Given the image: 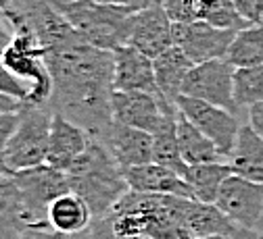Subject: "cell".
<instances>
[{"mask_svg":"<svg viewBox=\"0 0 263 239\" xmlns=\"http://www.w3.org/2000/svg\"><path fill=\"white\" fill-rule=\"evenodd\" d=\"M40 46L52 77L48 106L98 140L113 123V52L88 44L71 25Z\"/></svg>","mask_w":263,"mask_h":239,"instance_id":"obj_1","label":"cell"},{"mask_svg":"<svg viewBox=\"0 0 263 239\" xmlns=\"http://www.w3.org/2000/svg\"><path fill=\"white\" fill-rule=\"evenodd\" d=\"M125 181L132 191L140 193H163V195H180V198H192V187L188 181L176 173V170L157 164V162H146V164H136L123 168Z\"/></svg>","mask_w":263,"mask_h":239,"instance_id":"obj_16","label":"cell"},{"mask_svg":"<svg viewBox=\"0 0 263 239\" xmlns=\"http://www.w3.org/2000/svg\"><path fill=\"white\" fill-rule=\"evenodd\" d=\"M92 221L94 214L90 206L76 191L59 195L48 206V227L63 235H78L86 231Z\"/></svg>","mask_w":263,"mask_h":239,"instance_id":"obj_17","label":"cell"},{"mask_svg":"<svg viewBox=\"0 0 263 239\" xmlns=\"http://www.w3.org/2000/svg\"><path fill=\"white\" fill-rule=\"evenodd\" d=\"M71 239H119L113 227L111 216H94V221L90 223V227L78 235H69Z\"/></svg>","mask_w":263,"mask_h":239,"instance_id":"obj_28","label":"cell"},{"mask_svg":"<svg viewBox=\"0 0 263 239\" xmlns=\"http://www.w3.org/2000/svg\"><path fill=\"white\" fill-rule=\"evenodd\" d=\"M29 225L15 212L0 214V239H25Z\"/></svg>","mask_w":263,"mask_h":239,"instance_id":"obj_29","label":"cell"},{"mask_svg":"<svg viewBox=\"0 0 263 239\" xmlns=\"http://www.w3.org/2000/svg\"><path fill=\"white\" fill-rule=\"evenodd\" d=\"M249 125L255 129L257 135L263 138V102L249 106Z\"/></svg>","mask_w":263,"mask_h":239,"instance_id":"obj_33","label":"cell"},{"mask_svg":"<svg viewBox=\"0 0 263 239\" xmlns=\"http://www.w3.org/2000/svg\"><path fill=\"white\" fill-rule=\"evenodd\" d=\"M67 179L71 191H76L88 204L94 216L111 214L119 200L129 191L123 168L94 138L67 170Z\"/></svg>","mask_w":263,"mask_h":239,"instance_id":"obj_2","label":"cell"},{"mask_svg":"<svg viewBox=\"0 0 263 239\" xmlns=\"http://www.w3.org/2000/svg\"><path fill=\"white\" fill-rule=\"evenodd\" d=\"M215 204L236 227L259 229L263 223V183L232 173L223 181Z\"/></svg>","mask_w":263,"mask_h":239,"instance_id":"obj_9","label":"cell"},{"mask_svg":"<svg viewBox=\"0 0 263 239\" xmlns=\"http://www.w3.org/2000/svg\"><path fill=\"white\" fill-rule=\"evenodd\" d=\"M232 173L255 183H263V138L251 125H242L236 146L228 158Z\"/></svg>","mask_w":263,"mask_h":239,"instance_id":"obj_18","label":"cell"},{"mask_svg":"<svg viewBox=\"0 0 263 239\" xmlns=\"http://www.w3.org/2000/svg\"><path fill=\"white\" fill-rule=\"evenodd\" d=\"M96 3H105V5H123V7H138V9H142V0H96Z\"/></svg>","mask_w":263,"mask_h":239,"instance_id":"obj_37","label":"cell"},{"mask_svg":"<svg viewBox=\"0 0 263 239\" xmlns=\"http://www.w3.org/2000/svg\"><path fill=\"white\" fill-rule=\"evenodd\" d=\"M201 239H232V237H226V235H211V237H201Z\"/></svg>","mask_w":263,"mask_h":239,"instance_id":"obj_42","label":"cell"},{"mask_svg":"<svg viewBox=\"0 0 263 239\" xmlns=\"http://www.w3.org/2000/svg\"><path fill=\"white\" fill-rule=\"evenodd\" d=\"M3 62L19 81L29 88L23 104H48L52 96V77L44 60V48L29 27H15V36L3 52Z\"/></svg>","mask_w":263,"mask_h":239,"instance_id":"obj_4","label":"cell"},{"mask_svg":"<svg viewBox=\"0 0 263 239\" xmlns=\"http://www.w3.org/2000/svg\"><path fill=\"white\" fill-rule=\"evenodd\" d=\"M259 231H263V223H261V227H259Z\"/></svg>","mask_w":263,"mask_h":239,"instance_id":"obj_43","label":"cell"},{"mask_svg":"<svg viewBox=\"0 0 263 239\" xmlns=\"http://www.w3.org/2000/svg\"><path fill=\"white\" fill-rule=\"evenodd\" d=\"M232 239H263V231L247 229V227H236V231L232 233Z\"/></svg>","mask_w":263,"mask_h":239,"instance_id":"obj_35","label":"cell"},{"mask_svg":"<svg viewBox=\"0 0 263 239\" xmlns=\"http://www.w3.org/2000/svg\"><path fill=\"white\" fill-rule=\"evenodd\" d=\"M176 102L167 100L161 94H148V92H113L111 108H113V121L136 127L148 133H155L163 119H165L167 108Z\"/></svg>","mask_w":263,"mask_h":239,"instance_id":"obj_11","label":"cell"},{"mask_svg":"<svg viewBox=\"0 0 263 239\" xmlns=\"http://www.w3.org/2000/svg\"><path fill=\"white\" fill-rule=\"evenodd\" d=\"M0 173H11L9 166H7V164H5V160H3V156H0Z\"/></svg>","mask_w":263,"mask_h":239,"instance_id":"obj_40","label":"cell"},{"mask_svg":"<svg viewBox=\"0 0 263 239\" xmlns=\"http://www.w3.org/2000/svg\"><path fill=\"white\" fill-rule=\"evenodd\" d=\"M176 106L180 108V113L199 127L209 140H213V144L217 146L219 154L223 158H230L238 133H240V123L234 117V113H230L221 106L209 104V102H203L199 98H190V96H178Z\"/></svg>","mask_w":263,"mask_h":239,"instance_id":"obj_8","label":"cell"},{"mask_svg":"<svg viewBox=\"0 0 263 239\" xmlns=\"http://www.w3.org/2000/svg\"><path fill=\"white\" fill-rule=\"evenodd\" d=\"M52 115L54 111L48 104H21L19 125L5 152L0 154L11 173L46 162Z\"/></svg>","mask_w":263,"mask_h":239,"instance_id":"obj_5","label":"cell"},{"mask_svg":"<svg viewBox=\"0 0 263 239\" xmlns=\"http://www.w3.org/2000/svg\"><path fill=\"white\" fill-rule=\"evenodd\" d=\"M52 3L88 44L111 52L127 46L138 7L105 5L96 0H52Z\"/></svg>","mask_w":263,"mask_h":239,"instance_id":"obj_3","label":"cell"},{"mask_svg":"<svg viewBox=\"0 0 263 239\" xmlns=\"http://www.w3.org/2000/svg\"><path fill=\"white\" fill-rule=\"evenodd\" d=\"M23 102L11 98V96H5V94H0V111H11V113H17L21 108Z\"/></svg>","mask_w":263,"mask_h":239,"instance_id":"obj_36","label":"cell"},{"mask_svg":"<svg viewBox=\"0 0 263 239\" xmlns=\"http://www.w3.org/2000/svg\"><path fill=\"white\" fill-rule=\"evenodd\" d=\"M19 208H21V195L13 179V173H0V214H9V212L19 214Z\"/></svg>","mask_w":263,"mask_h":239,"instance_id":"obj_26","label":"cell"},{"mask_svg":"<svg viewBox=\"0 0 263 239\" xmlns=\"http://www.w3.org/2000/svg\"><path fill=\"white\" fill-rule=\"evenodd\" d=\"M167 0H142V7H165Z\"/></svg>","mask_w":263,"mask_h":239,"instance_id":"obj_38","label":"cell"},{"mask_svg":"<svg viewBox=\"0 0 263 239\" xmlns=\"http://www.w3.org/2000/svg\"><path fill=\"white\" fill-rule=\"evenodd\" d=\"M153 67H155V79L159 92L167 100L176 102L178 96H182L184 79L194 67V62L186 56V52L180 46H172L157 58H153Z\"/></svg>","mask_w":263,"mask_h":239,"instance_id":"obj_20","label":"cell"},{"mask_svg":"<svg viewBox=\"0 0 263 239\" xmlns=\"http://www.w3.org/2000/svg\"><path fill=\"white\" fill-rule=\"evenodd\" d=\"M234 98L238 106L263 102V64L238 67L234 73Z\"/></svg>","mask_w":263,"mask_h":239,"instance_id":"obj_25","label":"cell"},{"mask_svg":"<svg viewBox=\"0 0 263 239\" xmlns=\"http://www.w3.org/2000/svg\"><path fill=\"white\" fill-rule=\"evenodd\" d=\"M236 33V29H221L207 21L174 23V44L180 46L186 56L196 64L226 58Z\"/></svg>","mask_w":263,"mask_h":239,"instance_id":"obj_10","label":"cell"},{"mask_svg":"<svg viewBox=\"0 0 263 239\" xmlns=\"http://www.w3.org/2000/svg\"><path fill=\"white\" fill-rule=\"evenodd\" d=\"M90 140L92 138L86 129H82L67 117H63L61 113H54L52 123H50V142H48L46 164L67 173L71 164L88 148Z\"/></svg>","mask_w":263,"mask_h":239,"instance_id":"obj_15","label":"cell"},{"mask_svg":"<svg viewBox=\"0 0 263 239\" xmlns=\"http://www.w3.org/2000/svg\"><path fill=\"white\" fill-rule=\"evenodd\" d=\"M127 46H134L148 58H157L174 44V21L163 7H142L134 15Z\"/></svg>","mask_w":263,"mask_h":239,"instance_id":"obj_12","label":"cell"},{"mask_svg":"<svg viewBox=\"0 0 263 239\" xmlns=\"http://www.w3.org/2000/svg\"><path fill=\"white\" fill-rule=\"evenodd\" d=\"M119 239H151L146 235H127V237H119Z\"/></svg>","mask_w":263,"mask_h":239,"instance_id":"obj_41","label":"cell"},{"mask_svg":"<svg viewBox=\"0 0 263 239\" xmlns=\"http://www.w3.org/2000/svg\"><path fill=\"white\" fill-rule=\"evenodd\" d=\"M234 73L236 67L226 58L196 62L184 79L182 94L236 113L238 104L234 98Z\"/></svg>","mask_w":263,"mask_h":239,"instance_id":"obj_7","label":"cell"},{"mask_svg":"<svg viewBox=\"0 0 263 239\" xmlns=\"http://www.w3.org/2000/svg\"><path fill=\"white\" fill-rule=\"evenodd\" d=\"M232 175V166L223 160L217 162H205V164H192L188 166L186 173V181L192 187L194 200L199 202H207V204H215L219 189L223 185V181Z\"/></svg>","mask_w":263,"mask_h":239,"instance_id":"obj_23","label":"cell"},{"mask_svg":"<svg viewBox=\"0 0 263 239\" xmlns=\"http://www.w3.org/2000/svg\"><path fill=\"white\" fill-rule=\"evenodd\" d=\"M25 239H71V237L63 235V233H57L52 229H29Z\"/></svg>","mask_w":263,"mask_h":239,"instance_id":"obj_34","label":"cell"},{"mask_svg":"<svg viewBox=\"0 0 263 239\" xmlns=\"http://www.w3.org/2000/svg\"><path fill=\"white\" fill-rule=\"evenodd\" d=\"M13 179L21 195V219L29 225V229H50L48 206L59 195L71 191L67 173L44 162L31 168L13 170Z\"/></svg>","mask_w":263,"mask_h":239,"instance_id":"obj_6","label":"cell"},{"mask_svg":"<svg viewBox=\"0 0 263 239\" xmlns=\"http://www.w3.org/2000/svg\"><path fill=\"white\" fill-rule=\"evenodd\" d=\"M19 125V111L11 113V111H0V154L5 152L9 140L13 138V133Z\"/></svg>","mask_w":263,"mask_h":239,"instance_id":"obj_31","label":"cell"},{"mask_svg":"<svg viewBox=\"0 0 263 239\" xmlns=\"http://www.w3.org/2000/svg\"><path fill=\"white\" fill-rule=\"evenodd\" d=\"M121 168L153 162V133L113 121L109 129L98 138Z\"/></svg>","mask_w":263,"mask_h":239,"instance_id":"obj_13","label":"cell"},{"mask_svg":"<svg viewBox=\"0 0 263 239\" xmlns=\"http://www.w3.org/2000/svg\"><path fill=\"white\" fill-rule=\"evenodd\" d=\"M184 225L194 235V239L211 235L232 237V233L236 231V225L217 208V204H207L192 198L186 200L184 206Z\"/></svg>","mask_w":263,"mask_h":239,"instance_id":"obj_19","label":"cell"},{"mask_svg":"<svg viewBox=\"0 0 263 239\" xmlns=\"http://www.w3.org/2000/svg\"><path fill=\"white\" fill-rule=\"evenodd\" d=\"M234 7L249 25L263 23V0H234Z\"/></svg>","mask_w":263,"mask_h":239,"instance_id":"obj_30","label":"cell"},{"mask_svg":"<svg viewBox=\"0 0 263 239\" xmlns=\"http://www.w3.org/2000/svg\"><path fill=\"white\" fill-rule=\"evenodd\" d=\"M178 144H180L182 158L188 166L205 164V162H217V160L223 158L219 154L217 146L213 144V140H209L194 123H190L180 113V108H178Z\"/></svg>","mask_w":263,"mask_h":239,"instance_id":"obj_22","label":"cell"},{"mask_svg":"<svg viewBox=\"0 0 263 239\" xmlns=\"http://www.w3.org/2000/svg\"><path fill=\"white\" fill-rule=\"evenodd\" d=\"M0 94H5V96H11L19 102H25L27 100V94H29V88L19 81L7 67L3 62V56H0Z\"/></svg>","mask_w":263,"mask_h":239,"instance_id":"obj_27","label":"cell"},{"mask_svg":"<svg viewBox=\"0 0 263 239\" xmlns=\"http://www.w3.org/2000/svg\"><path fill=\"white\" fill-rule=\"evenodd\" d=\"M153 162L163 164L176 173H180L182 177H186L188 173V164L182 158L180 152V144H178V106L172 104L165 113L161 127L153 133Z\"/></svg>","mask_w":263,"mask_h":239,"instance_id":"obj_21","label":"cell"},{"mask_svg":"<svg viewBox=\"0 0 263 239\" xmlns=\"http://www.w3.org/2000/svg\"><path fill=\"white\" fill-rule=\"evenodd\" d=\"M226 60L232 62L236 69L263 64V23L240 29L226 54Z\"/></svg>","mask_w":263,"mask_h":239,"instance_id":"obj_24","label":"cell"},{"mask_svg":"<svg viewBox=\"0 0 263 239\" xmlns=\"http://www.w3.org/2000/svg\"><path fill=\"white\" fill-rule=\"evenodd\" d=\"M11 9H13V0H0V11L7 13V11H11Z\"/></svg>","mask_w":263,"mask_h":239,"instance_id":"obj_39","label":"cell"},{"mask_svg":"<svg viewBox=\"0 0 263 239\" xmlns=\"http://www.w3.org/2000/svg\"><path fill=\"white\" fill-rule=\"evenodd\" d=\"M115 69H113V88L117 92H148L161 94L157 79L153 58L136 50L134 46H121L113 52ZM163 96V94H161Z\"/></svg>","mask_w":263,"mask_h":239,"instance_id":"obj_14","label":"cell"},{"mask_svg":"<svg viewBox=\"0 0 263 239\" xmlns=\"http://www.w3.org/2000/svg\"><path fill=\"white\" fill-rule=\"evenodd\" d=\"M13 36H15V25H13V21L9 19L7 13L0 11V56H3V52H5L7 46L11 44Z\"/></svg>","mask_w":263,"mask_h":239,"instance_id":"obj_32","label":"cell"}]
</instances>
